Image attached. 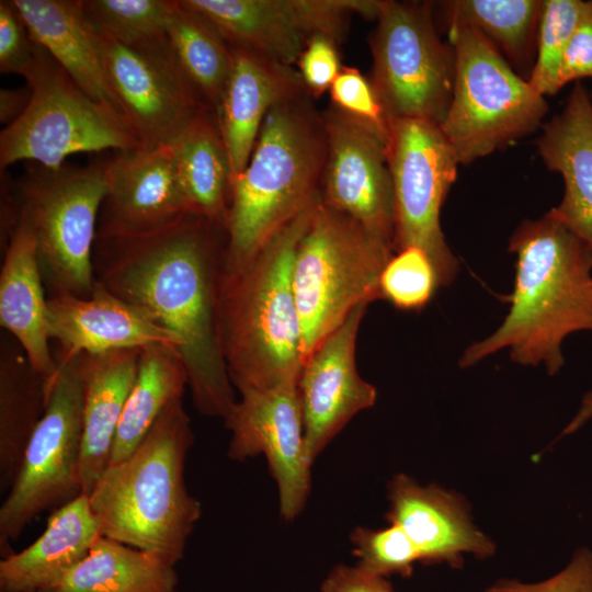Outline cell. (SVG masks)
<instances>
[{"instance_id": "obj_2", "label": "cell", "mask_w": 592, "mask_h": 592, "mask_svg": "<svg viewBox=\"0 0 592 592\" xmlns=\"http://www.w3.org/2000/svg\"><path fill=\"white\" fill-rule=\"evenodd\" d=\"M508 250L516 255L510 310L492 334L464 351L458 364L474 366L508 348L515 363H543L555 375L563 365L565 338L592 331V254L547 214L520 224Z\"/></svg>"}, {"instance_id": "obj_26", "label": "cell", "mask_w": 592, "mask_h": 592, "mask_svg": "<svg viewBox=\"0 0 592 592\" xmlns=\"http://www.w3.org/2000/svg\"><path fill=\"white\" fill-rule=\"evenodd\" d=\"M101 536L89 498L81 493L58 506L39 537L0 561V592H41L59 581Z\"/></svg>"}, {"instance_id": "obj_16", "label": "cell", "mask_w": 592, "mask_h": 592, "mask_svg": "<svg viewBox=\"0 0 592 592\" xmlns=\"http://www.w3.org/2000/svg\"><path fill=\"white\" fill-rule=\"evenodd\" d=\"M322 115L327 155L320 201L392 247L395 207L387 140L371 125L333 105Z\"/></svg>"}, {"instance_id": "obj_44", "label": "cell", "mask_w": 592, "mask_h": 592, "mask_svg": "<svg viewBox=\"0 0 592 592\" xmlns=\"http://www.w3.org/2000/svg\"><path fill=\"white\" fill-rule=\"evenodd\" d=\"M591 418H592V390L584 395L578 412L569 422V424L563 429L560 436L573 433L574 431L579 430Z\"/></svg>"}, {"instance_id": "obj_25", "label": "cell", "mask_w": 592, "mask_h": 592, "mask_svg": "<svg viewBox=\"0 0 592 592\" xmlns=\"http://www.w3.org/2000/svg\"><path fill=\"white\" fill-rule=\"evenodd\" d=\"M141 349L80 354L83 388L82 493L89 496L110 464L118 423L134 386Z\"/></svg>"}, {"instance_id": "obj_18", "label": "cell", "mask_w": 592, "mask_h": 592, "mask_svg": "<svg viewBox=\"0 0 592 592\" xmlns=\"http://www.w3.org/2000/svg\"><path fill=\"white\" fill-rule=\"evenodd\" d=\"M106 183L96 237L149 235L189 214L172 145L117 151L107 160Z\"/></svg>"}, {"instance_id": "obj_24", "label": "cell", "mask_w": 592, "mask_h": 592, "mask_svg": "<svg viewBox=\"0 0 592 592\" xmlns=\"http://www.w3.org/2000/svg\"><path fill=\"white\" fill-rule=\"evenodd\" d=\"M47 299L35 236L19 220L4 249L0 273V325L18 341L46 384L58 368L49 346Z\"/></svg>"}, {"instance_id": "obj_3", "label": "cell", "mask_w": 592, "mask_h": 592, "mask_svg": "<svg viewBox=\"0 0 592 592\" xmlns=\"http://www.w3.org/2000/svg\"><path fill=\"white\" fill-rule=\"evenodd\" d=\"M326 155L323 115L308 92L269 111L248 164L231 181L223 270L247 264L320 202Z\"/></svg>"}, {"instance_id": "obj_40", "label": "cell", "mask_w": 592, "mask_h": 592, "mask_svg": "<svg viewBox=\"0 0 592 592\" xmlns=\"http://www.w3.org/2000/svg\"><path fill=\"white\" fill-rule=\"evenodd\" d=\"M338 43L325 35H315L306 44L296 64L310 96L329 91L342 69Z\"/></svg>"}, {"instance_id": "obj_14", "label": "cell", "mask_w": 592, "mask_h": 592, "mask_svg": "<svg viewBox=\"0 0 592 592\" xmlns=\"http://www.w3.org/2000/svg\"><path fill=\"white\" fill-rule=\"evenodd\" d=\"M183 1L208 19L230 47L292 67L312 36L340 44L352 14L376 20L380 7V0Z\"/></svg>"}, {"instance_id": "obj_11", "label": "cell", "mask_w": 592, "mask_h": 592, "mask_svg": "<svg viewBox=\"0 0 592 592\" xmlns=\"http://www.w3.org/2000/svg\"><path fill=\"white\" fill-rule=\"evenodd\" d=\"M55 377L46 384L47 405L24 454L18 476L0 506V551L38 514L82 493L83 388L80 354L56 352Z\"/></svg>"}, {"instance_id": "obj_22", "label": "cell", "mask_w": 592, "mask_h": 592, "mask_svg": "<svg viewBox=\"0 0 592 592\" xmlns=\"http://www.w3.org/2000/svg\"><path fill=\"white\" fill-rule=\"evenodd\" d=\"M536 146L545 166L565 182L561 202L546 214L592 254V101L583 84L576 83L561 112L543 125Z\"/></svg>"}, {"instance_id": "obj_17", "label": "cell", "mask_w": 592, "mask_h": 592, "mask_svg": "<svg viewBox=\"0 0 592 592\" xmlns=\"http://www.w3.org/2000/svg\"><path fill=\"white\" fill-rule=\"evenodd\" d=\"M367 306L353 309L303 364L297 388L311 464L354 415L376 402L377 390L361 377L355 361L356 338Z\"/></svg>"}, {"instance_id": "obj_10", "label": "cell", "mask_w": 592, "mask_h": 592, "mask_svg": "<svg viewBox=\"0 0 592 592\" xmlns=\"http://www.w3.org/2000/svg\"><path fill=\"white\" fill-rule=\"evenodd\" d=\"M433 2L380 0L369 37V82L389 119L417 118L440 125L455 81V55L433 21Z\"/></svg>"}, {"instance_id": "obj_19", "label": "cell", "mask_w": 592, "mask_h": 592, "mask_svg": "<svg viewBox=\"0 0 592 592\" xmlns=\"http://www.w3.org/2000/svg\"><path fill=\"white\" fill-rule=\"evenodd\" d=\"M386 520L401 527L415 545L420 562L462 568L464 555L491 557L493 540L473 522L466 500L439 485H420L397 474L388 482Z\"/></svg>"}, {"instance_id": "obj_41", "label": "cell", "mask_w": 592, "mask_h": 592, "mask_svg": "<svg viewBox=\"0 0 592 592\" xmlns=\"http://www.w3.org/2000/svg\"><path fill=\"white\" fill-rule=\"evenodd\" d=\"M582 78H592V0H588L565 49L558 75V89Z\"/></svg>"}, {"instance_id": "obj_20", "label": "cell", "mask_w": 592, "mask_h": 592, "mask_svg": "<svg viewBox=\"0 0 592 592\" xmlns=\"http://www.w3.org/2000/svg\"><path fill=\"white\" fill-rule=\"evenodd\" d=\"M48 332L61 354H100L172 344L175 338L143 309L109 292L95 281L88 297L62 294L48 297Z\"/></svg>"}, {"instance_id": "obj_28", "label": "cell", "mask_w": 592, "mask_h": 592, "mask_svg": "<svg viewBox=\"0 0 592 592\" xmlns=\"http://www.w3.org/2000/svg\"><path fill=\"white\" fill-rule=\"evenodd\" d=\"M47 405L46 380L9 333L0 348V490H10Z\"/></svg>"}, {"instance_id": "obj_4", "label": "cell", "mask_w": 592, "mask_h": 592, "mask_svg": "<svg viewBox=\"0 0 592 592\" xmlns=\"http://www.w3.org/2000/svg\"><path fill=\"white\" fill-rule=\"evenodd\" d=\"M193 440L190 417L177 399L129 456L105 468L88 496L102 536L173 563L183 558L202 514L184 480Z\"/></svg>"}, {"instance_id": "obj_32", "label": "cell", "mask_w": 592, "mask_h": 592, "mask_svg": "<svg viewBox=\"0 0 592 592\" xmlns=\"http://www.w3.org/2000/svg\"><path fill=\"white\" fill-rule=\"evenodd\" d=\"M447 26L473 27L511 64L532 72L535 56L539 0H452L442 2Z\"/></svg>"}, {"instance_id": "obj_39", "label": "cell", "mask_w": 592, "mask_h": 592, "mask_svg": "<svg viewBox=\"0 0 592 592\" xmlns=\"http://www.w3.org/2000/svg\"><path fill=\"white\" fill-rule=\"evenodd\" d=\"M481 592H592V551L585 547L577 550L566 568L546 580L500 579Z\"/></svg>"}, {"instance_id": "obj_6", "label": "cell", "mask_w": 592, "mask_h": 592, "mask_svg": "<svg viewBox=\"0 0 592 592\" xmlns=\"http://www.w3.org/2000/svg\"><path fill=\"white\" fill-rule=\"evenodd\" d=\"M392 252L352 217L321 201L316 205L293 264L304 362L353 309L380 298V275Z\"/></svg>"}, {"instance_id": "obj_45", "label": "cell", "mask_w": 592, "mask_h": 592, "mask_svg": "<svg viewBox=\"0 0 592 592\" xmlns=\"http://www.w3.org/2000/svg\"><path fill=\"white\" fill-rule=\"evenodd\" d=\"M591 101H592V93H591Z\"/></svg>"}, {"instance_id": "obj_8", "label": "cell", "mask_w": 592, "mask_h": 592, "mask_svg": "<svg viewBox=\"0 0 592 592\" xmlns=\"http://www.w3.org/2000/svg\"><path fill=\"white\" fill-rule=\"evenodd\" d=\"M107 161L31 170L16 193L19 220L33 231L47 297H88L95 286L93 249L106 194Z\"/></svg>"}, {"instance_id": "obj_23", "label": "cell", "mask_w": 592, "mask_h": 592, "mask_svg": "<svg viewBox=\"0 0 592 592\" xmlns=\"http://www.w3.org/2000/svg\"><path fill=\"white\" fill-rule=\"evenodd\" d=\"M11 2L32 41L42 46L87 95L122 116L104 71L100 34L89 19L83 2Z\"/></svg>"}, {"instance_id": "obj_37", "label": "cell", "mask_w": 592, "mask_h": 592, "mask_svg": "<svg viewBox=\"0 0 592 592\" xmlns=\"http://www.w3.org/2000/svg\"><path fill=\"white\" fill-rule=\"evenodd\" d=\"M329 93L331 105L371 125L387 140L388 118L369 80L358 69L343 66Z\"/></svg>"}, {"instance_id": "obj_12", "label": "cell", "mask_w": 592, "mask_h": 592, "mask_svg": "<svg viewBox=\"0 0 592 592\" xmlns=\"http://www.w3.org/2000/svg\"><path fill=\"white\" fill-rule=\"evenodd\" d=\"M386 150L394 189V252L420 248L431 259L440 286H448L459 265L440 214L457 177L455 151L437 124L417 118L388 121Z\"/></svg>"}, {"instance_id": "obj_5", "label": "cell", "mask_w": 592, "mask_h": 592, "mask_svg": "<svg viewBox=\"0 0 592 592\" xmlns=\"http://www.w3.org/2000/svg\"><path fill=\"white\" fill-rule=\"evenodd\" d=\"M315 207L278 231L247 264L221 272V349L240 395L299 378L304 361L293 264Z\"/></svg>"}, {"instance_id": "obj_43", "label": "cell", "mask_w": 592, "mask_h": 592, "mask_svg": "<svg viewBox=\"0 0 592 592\" xmlns=\"http://www.w3.org/2000/svg\"><path fill=\"white\" fill-rule=\"evenodd\" d=\"M31 99V90L0 91V122L7 126L14 122L26 109Z\"/></svg>"}, {"instance_id": "obj_31", "label": "cell", "mask_w": 592, "mask_h": 592, "mask_svg": "<svg viewBox=\"0 0 592 592\" xmlns=\"http://www.w3.org/2000/svg\"><path fill=\"white\" fill-rule=\"evenodd\" d=\"M166 36L184 76L217 115L232 68L231 47L208 19L183 0L173 1Z\"/></svg>"}, {"instance_id": "obj_9", "label": "cell", "mask_w": 592, "mask_h": 592, "mask_svg": "<svg viewBox=\"0 0 592 592\" xmlns=\"http://www.w3.org/2000/svg\"><path fill=\"white\" fill-rule=\"evenodd\" d=\"M26 82L29 105L0 134L2 170L19 161L56 169L78 152L143 148L124 118L87 95L39 45Z\"/></svg>"}, {"instance_id": "obj_34", "label": "cell", "mask_w": 592, "mask_h": 592, "mask_svg": "<svg viewBox=\"0 0 592 592\" xmlns=\"http://www.w3.org/2000/svg\"><path fill=\"white\" fill-rule=\"evenodd\" d=\"M83 8L103 35L124 44L166 35L173 1L88 0Z\"/></svg>"}, {"instance_id": "obj_38", "label": "cell", "mask_w": 592, "mask_h": 592, "mask_svg": "<svg viewBox=\"0 0 592 592\" xmlns=\"http://www.w3.org/2000/svg\"><path fill=\"white\" fill-rule=\"evenodd\" d=\"M38 45L32 41L19 13L10 1H0V70L22 76L32 73Z\"/></svg>"}, {"instance_id": "obj_29", "label": "cell", "mask_w": 592, "mask_h": 592, "mask_svg": "<svg viewBox=\"0 0 592 592\" xmlns=\"http://www.w3.org/2000/svg\"><path fill=\"white\" fill-rule=\"evenodd\" d=\"M175 563L100 536L88 555L41 592H179Z\"/></svg>"}, {"instance_id": "obj_30", "label": "cell", "mask_w": 592, "mask_h": 592, "mask_svg": "<svg viewBox=\"0 0 592 592\" xmlns=\"http://www.w3.org/2000/svg\"><path fill=\"white\" fill-rule=\"evenodd\" d=\"M185 386L186 369L174 345L155 343L141 348L137 376L117 426L109 465L129 456L164 408L182 398Z\"/></svg>"}, {"instance_id": "obj_27", "label": "cell", "mask_w": 592, "mask_h": 592, "mask_svg": "<svg viewBox=\"0 0 592 592\" xmlns=\"http://www.w3.org/2000/svg\"><path fill=\"white\" fill-rule=\"evenodd\" d=\"M171 145L189 214L226 230L231 168L216 113L203 112Z\"/></svg>"}, {"instance_id": "obj_1", "label": "cell", "mask_w": 592, "mask_h": 592, "mask_svg": "<svg viewBox=\"0 0 592 592\" xmlns=\"http://www.w3.org/2000/svg\"><path fill=\"white\" fill-rule=\"evenodd\" d=\"M226 230L186 214L159 231L95 238V281L146 311L177 340L193 403L225 419L236 397L221 349L219 285Z\"/></svg>"}, {"instance_id": "obj_33", "label": "cell", "mask_w": 592, "mask_h": 592, "mask_svg": "<svg viewBox=\"0 0 592 592\" xmlns=\"http://www.w3.org/2000/svg\"><path fill=\"white\" fill-rule=\"evenodd\" d=\"M588 1L544 0L538 21L536 56L528 83L540 95H554L558 89L561 59Z\"/></svg>"}, {"instance_id": "obj_42", "label": "cell", "mask_w": 592, "mask_h": 592, "mask_svg": "<svg viewBox=\"0 0 592 592\" xmlns=\"http://www.w3.org/2000/svg\"><path fill=\"white\" fill-rule=\"evenodd\" d=\"M319 592H395L388 578L371 573L357 565H335Z\"/></svg>"}, {"instance_id": "obj_21", "label": "cell", "mask_w": 592, "mask_h": 592, "mask_svg": "<svg viewBox=\"0 0 592 592\" xmlns=\"http://www.w3.org/2000/svg\"><path fill=\"white\" fill-rule=\"evenodd\" d=\"M231 50L232 68L217 119L228 151L232 181L248 164L269 111L307 90L295 67L249 49L231 47Z\"/></svg>"}, {"instance_id": "obj_35", "label": "cell", "mask_w": 592, "mask_h": 592, "mask_svg": "<svg viewBox=\"0 0 592 592\" xmlns=\"http://www.w3.org/2000/svg\"><path fill=\"white\" fill-rule=\"evenodd\" d=\"M440 287L429 255L417 247L402 249L386 263L379 280L380 298L401 310L424 307Z\"/></svg>"}, {"instance_id": "obj_13", "label": "cell", "mask_w": 592, "mask_h": 592, "mask_svg": "<svg viewBox=\"0 0 592 592\" xmlns=\"http://www.w3.org/2000/svg\"><path fill=\"white\" fill-rule=\"evenodd\" d=\"M99 34L109 86L144 148L173 144L212 110L184 76L166 35L124 44Z\"/></svg>"}, {"instance_id": "obj_7", "label": "cell", "mask_w": 592, "mask_h": 592, "mask_svg": "<svg viewBox=\"0 0 592 592\" xmlns=\"http://www.w3.org/2000/svg\"><path fill=\"white\" fill-rule=\"evenodd\" d=\"M447 32L455 81L439 126L459 164H467L534 133L548 105L478 31L449 25Z\"/></svg>"}, {"instance_id": "obj_15", "label": "cell", "mask_w": 592, "mask_h": 592, "mask_svg": "<svg viewBox=\"0 0 592 592\" xmlns=\"http://www.w3.org/2000/svg\"><path fill=\"white\" fill-rule=\"evenodd\" d=\"M297 384L243 392L224 419L230 432L228 457L242 462L264 456L285 521L300 514L311 487Z\"/></svg>"}, {"instance_id": "obj_36", "label": "cell", "mask_w": 592, "mask_h": 592, "mask_svg": "<svg viewBox=\"0 0 592 592\" xmlns=\"http://www.w3.org/2000/svg\"><path fill=\"white\" fill-rule=\"evenodd\" d=\"M350 540L357 559L355 565L380 577L397 574L408 578L414 563L420 562L415 545L395 524L378 530L357 526L351 532Z\"/></svg>"}]
</instances>
